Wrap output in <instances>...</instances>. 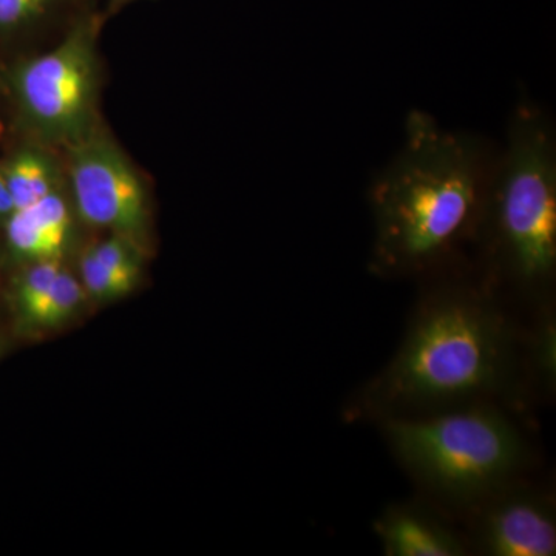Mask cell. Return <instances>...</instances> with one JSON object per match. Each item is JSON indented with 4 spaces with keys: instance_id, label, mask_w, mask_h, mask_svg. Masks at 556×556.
<instances>
[{
    "instance_id": "cell-1",
    "label": "cell",
    "mask_w": 556,
    "mask_h": 556,
    "mask_svg": "<svg viewBox=\"0 0 556 556\" xmlns=\"http://www.w3.org/2000/svg\"><path fill=\"white\" fill-rule=\"evenodd\" d=\"M493 160L477 135L412 110L401 149L369 188L372 273H430L479 239Z\"/></svg>"
},
{
    "instance_id": "cell-2",
    "label": "cell",
    "mask_w": 556,
    "mask_h": 556,
    "mask_svg": "<svg viewBox=\"0 0 556 556\" xmlns=\"http://www.w3.org/2000/svg\"><path fill=\"white\" fill-rule=\"evenodd\" d=\"M507 368V328L495 305L477 289L442 288L417 311L401 350L358 405L386 417L447 409L495 391Z\"/></svg>"
},
{
    "instance_id": "cell-3",
    "label": "cell",
    "mask_w": 556,
    "mask_h": 556,
    "mask_svg": "<svg viewBox=\"0 0 556 556\" xmlns=\"http://www.w3.org/2000/svg\"><path fill=\"white\" fill-rule=\"evenodd\" d=\"M479 239L501 276L526 294L551 291L556 274V138L551 118L519 102L493 160Z\"/></svg>"
},
{
    "instance_id": "cell-4",
    "label": "cell",
    "mask_w": 556,
    "mask_h": 556,
    "mask_svg": "<svg viewBox=\"0 0 556 556\" xmlns=\"http://www.w3.org/2000/svg\"><path fill=\"white\" fill-rule=\"evenodd\" d=\"M383 431L402 466L452 503L486 500L525 464V441L517 427L486 405L383 417Z\"/></svg>"
},
{
    "instance_id": "cell-5",
    "label": "cell",
    "mask_w": 556,
    "mask_h": 556,
    "mask_svg": "<svg viewBox=\"0 0 556 556\" xmlns=\"http://www.w3.org/2000/svg\"><path fill=\"white\" fill-rule=\"evenodd\" d=\"M97 33V21H80L54 49L14 68V100L40 141L73 146L94 129L100 87Z\"/></svg>"
},
{
    "instance_id": "cell-6",
    "label": "cell",
    "mask_w": 556,
    "mask_h": 556,
    "mask_svg": "<svg viewBox=\"0 0 556 556\" xmlns=\"http://www.w3.org/2000/svg\"><path fill=\"white\" fill-rule=\"evenodd\" d=\"M70 190L75 214L91 228L118 233L149 252V193L126 153L97 129L70 146Z\"/></svg>"
},
{
    "instance_id": "cell-7",
    "label": "cell",
    "mask_w": 556,
    "mask_h": 556,
    "mask_svg": "<svg viewBox=\"0 0 556 556\" xmlns=\"http://www.w3.org/2000/svg\"><path fill=\"white\" fill-rule=\"evenodd\" d=\"M504 489L486 497L478 547L490 556H554L556 518L551 501L535 492Z\"/></svg>"
},
{
    "instance_id": "cell-8",
    "label": "cell",
    "mask_w": 556,
    "mask_h": 556,
    "mask_svg": "<svg viewBox=\"0 0 556 556\" xmlns=\"http://www.w3.org/2000/svg\"><path fill=\"white\" fill-rule=\"evenodd\" d=\"M73 214L75 208L60 189L30 206L14 208L3 225L11 255L22 265L47 260L64 262L75 230Z\"/></svg>"
},
{
    "instance_id": "cell-9",
    "label": "cell",
    "mask_w": 556,
    "mask_h": 556,
    "mask_svg": "<svg viewBox=\"0 0 556 556\" xmlns=\"http://www.w3.org/2000/svg\"><path fill=\"white\" fill-rule=\"evenodd\" d=\"M376 535L388 556H460L466 544L438 515L415 504L388 508L376 521Z\"/></svg>"
},
{
    "instance_id": "cell-10",
    "label": "cell",
    "mask_w": 556,
    "mask_h": 556,
    "mask_svg": "<svg viewBox=\"0 0 556 556\" xmlns=\"http://www.w3.org/2000/svg\"><path fill=\"white\" fill-rule=\"evenodd\" d=\"M90 305L78 276L64 265L53 283L11 320L20 338L46 339L78 324Z\"/></svg>"
},
{
    "instance_id": "cell-11",
    "label": "cell",
    "mask_w": 556,
    "mask_h": 556,
    "mask_svg": "<svg viewBox=\"0 0 556 556\" xmlns=\"http://www.w3.org/2000/svg\"><path fill=\"white\" fill-rule=\"evenodd\" d=\"M14 208L30 206L60 189V172L49 153L38 148L17 150L2 167Z\"/></svg>"
},
{
    "instance_id": "cell-12",
    "label": "cell",
    "mask_w": 556,
    "mask_h": 556,
    "mask_svg": "<svg viewBox=\"0 0 556 556\" xmlns=\"http://www.w3.org/2000/svg\"><path fill=\"white\" fill-rule=\"evenodd\" d=\"M76 276L91 305H108L129 298L142 278L102 265L87 249L80 252Z\"/></svg>"
},
{
    "instance_id": "cell-13",
    "label": "cell",
    "mask_w": 556,
    "mask_h": 556,
    "mask_svg": "<svg viewBox=\"0 0 556 556\" xmlns=\"http://www.w3.org/2000/svg\"><path fill=\"white\" fill-rule=\"evenodd\" d=\"M86 249L109 268L141 277L144 274V258L148 252L118 233H109L105 239L94 241Z\"/></svg>"
},
{
    "instance_id": "cell-14",
    "label": "cell",
    "mask_w": 556,
    "mask_h": 556,
    "mask_svg": "<svg viewBox=\"0 0 556 556\" xmlns=\"http://www.w3.org/2000/svg\"><path fill=\"white\" fill-rule=\"evenodd\" d=\"M62 0H0V31L30 28L49 17Z\"/></svg>"
},
{
    "instance_id": "cell-15",
    "label": "cell",
    "mask_w": 556,
    "mask_h": 556,
    "mask_svg": "<svg viewBox=\"0 0 556 556\" xmlns=\"http://www.w3.org/2000/svg\"><path fill=\"white\" fill-rule=\"evenodd\" d=\"M555 325L554 321H544L538 331L535 339V346H533V358H535V365L540 375L546 382H551V379H555Z\"/></svg>"
},
{
    "instance_id": "cell-16",
    "label": "cell",
    "mask_w": 556,
    "mask_h": 556,
    "mask_svg": "<svg viewBox=\"0 0 556 556\" xmlns=\"http://www.w3.org/2000/svg\"><path fill=\"white\" fill-rule=\"evenodd\" d=\"M14 212V203L11 200L9 186L3 177L2 167H0V225H5L7 219Z\"/></svg>"
},
{
    "instance_id": "cell-17",
    "label": "cell",
    "mask_w": 556,
    "mask_h": 556,
    "mask_svg": "<svg viewBox=\"0 0 556 556\" xmlns=\"http://www.w3.org/2000/svg\"><path fill=\"white\" fill-rule=\"evenodd\" d=\"M10 351V339L5 334L0 332V361L5 357V354Z\"/></svg>"
},
{
    "instance_id": "cell-18",
    "label": "cell",
    "mask_w": 556,
    "mask_h": 556,
    "mask_svg": "<svg viewBox=\"0 0 556 556\" xmlns=\"http://www.w3.org/2000/svg\"><path fill=\"white\" fill-rule=\"evenodd\" d=\"M110 2H112L113 7H119V5H124V3L131 2V0H110Z\"/></svg>"
}]
</instances>
